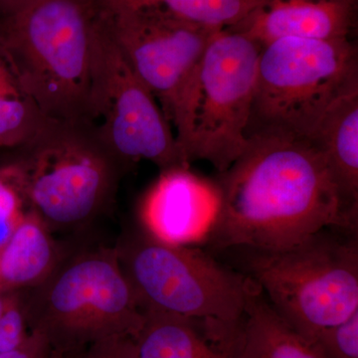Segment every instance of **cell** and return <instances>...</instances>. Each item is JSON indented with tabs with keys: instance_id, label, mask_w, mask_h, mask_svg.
Returning <instances> with one entry per match:
<instances>
[{
	"instance_id": "cell-1",
	"label": "cell",
	"mask_w": 358,
	"mask_h": 358,
	"mask_svg": "<svg viewBox=\"0 0 358 358\" xmlns=\"http://www.w3.org/2000/svg\"><path fill=\"white\" fill-rule=\"evenodd\" d=\"M215 216L204 241L277 251L329 227L357 231L320 148L279 129L249 134L243 154L212 181Z\"/></svg>"
},
{
	"instance_id": "cell-2",
	"label": "cell",
	"mask_w": 358,
	"mask_h": 358,
	"mask_svg": "<svg viewBox=\"0 0 358 358\" xmlns=\"http://www.w3.org/2000/svg\"><path fill=\"white\" fill-rule=\"evenodd\" d=\"M100 23L96 0H37L0 17L2 54L46 119L89 122Z\"/></svg>"
},
{
	"instance_id": "cell-3",
	"label": "cell",
	"mask_w": 358,
	"mask_h": 358,
	"mask_svg": "<svg viewBox=\"0 0 358 358\" xmlns=\"http://www.w3.org/2000/svg\"><path fill=\"white\" fill-rule=\"evenodd\" d=\"M21 294L29 331L69 357L102 339H134L143 327V310L115 248L61 256L43 281Z\"/></svg>"
},
{
	"instance_id": "cell-4",
	"label": "cell",
	"mask_w": 358,
	"mask_h": 358,
	"mask_svg": "<svg viewBox=\"0 0 358 358\" xmlns=\"http://www.w3.org/2000/svg\"><path fill=\"white\" fill-rule=\"evenodd\" d=\"M239 250L247 255L244 274L310 345L358 312L357 231L329 227L287 249Z\"/></svg>"
},
{
	"instance_id": "cell-5",
	"label": "cell",
	"mask_w": 358,
	"mask_h": 358,
	"mask_svg": "<svg viewBox=\"0 0 358 358\" xmlns=\"http://www.w3.org/2000/svg\"><path fill=\"white\" fill-rule=\"evenodd\" d=\"M261 51L258 42L231 28L212 37L171 119L188 164L202 160L223 173L243 154Z\"/></svg>"
},
{
	"instance_id": "cell-6",
	"label": "cell",
	"mask_w": 358,
	"mask_h": 358,
	"mask_svg": "<svg viewBox=\"0 0 358 358\" xmlns=\"http://www.w3.org/2000/svg\"><path fill=\"white\" fill-rule=\"evenodd\" d=\"M7 162L49 231L75 229L96 217L124 169L91 124L51 120Z\"/></svg>"
},
{
	"instance_id": "cell-7",
	"label": "cell",
	"mask_w": 358,
	"mask_h": 358,
	"mask_svg": "<svg viewBox=\"0 0 358 358\" xmlns=\"http://www.w3.org/2000/svg\"><path fill=\"white\" fill-rule=\"evenodd\" d=\"M115 250L143 310L238 322L261 293L251 278L203 250L164 243L143 230Z\"/></svg>"
},
{
	"instance_id": "cell-8",
	"label": "cell",
	"mask_w": 358,
	"mask_h": 358,
	"mask_svg": "<svg viewBox=\"0 0 358 358\" xmlns=\"http://www.w3.org/2000/svg\"><path fill=\"white\" fill-rule=\"evenodd\" d=\"M358 87L350 39H278L262 47L248 136L279 129L308 136L331 103Z\"/></svg>"
},
{
	"instance_id": "cell-9",
	"label": "cell",
	"mask_w": 358,
	"mask_h": 358,
	"mask_svg": "<svg viewBox=\"0 0 358 358\" xmlns=\"http://www.w3.org/2000/svg\"><path fill=\"white\" fill-rule=\"evenodd\" d=\"M89 122L124 167L145 159L160 171L189 167L159 102L131 69L101 13Z\"/></svg>"
},
{
	"instance_id": "cell-10",
	"label": "cell",
	"mask_w": 358,
	"mask_h": 358,
	"mask_svg": "<svg viewBox=\"0 0 358 358\" xmlns=\"http://www.w3.org/2000/svg\"><path fill=\"white\" fill-rule=\"evenodd\" d=\"M101 13L115 43L171 122L181 92L221 29L155 7Z\"/></svg>"
},
{
	"instance_id": "cell-11",
	"label": "cell",
	"mask_w": 358,
	"mask_h": 358,
	"mask_svg": "<svg viewBox=\"0 0 358 358\" xmlns=\"http://www.w3.org/2000/svg\"><path fill=\"white\" fill-rule=\"evenodd\" d=\"M215 189L189 171L176 167L162 171L141 202L140 218L148 235L173 245L203 242L215 216Z\"/></svg>"
},
{
	"instance_id": "cell-12",
	"label": "cell",
	"mask_w": 358,
	"mask_h": 358,
	"mask_svg": "<svg viewBox=\"0 0 358 358\" xmlns=\"http://www.w3.org/2000/svg\"><path fill=\"white\" fill-rule=\"evenodd\" d=\"M134 338L140 358H241L242 322L143 310Z\"/></svg>"
},
{
	"instance_id": "cell-13",
	"label": "cell",
	"mask_w": 358,
	"mask_h": 358,
	"mask_svg": "<svg viewBox=\"0 0 358 358\" xmlns=\"http://www.w3.org/2000/svg\"><path fill=\"white\" fill-rule=\"evenodd\" d=\"M357 6L327 0H273L230 27L265 46L278 39H348Z\"/></svg>"
},
{
	"instance_id": "cell-14",
	"label": "cell",
	"mask_w": 358,
	"mask_h": 358,
	"mask_svg": "<svg viewBox=\"0 0 358 358\" xmlns=\"http://www.w3.org/2000/svg\"><path fill=\"white\" fill-rule=\"evenodd\" d=\"M308 138L324 155L348 215L358 221V87L331 103Z\"/></svg>"
},
{
	"instance_id": "cell-15",
	"label": "cell",
	"mask_w": 358,
	"mask_h": 358,
	"mask_svg": "<svg viewBox=\"0 0 358 358\" xmlns=\"http://www.w3.org/2000/svg\"><path fill=\"white\" fill-rule=\"evenodd\" d=\"M61 258L41 219L28 209L0 250V294L32 288L43 281Z\"/></svg>"
},
{
	"instance_id": "cell-16",
	"label": "cell",
	"mask_w": 358,
	"mask_h": 358,
	"mask_svg": "<svg viewBox=\"0 0 358 358\" xmlns=\"http://www.w3.org/2000/svg\"><path fill=\"white\" fill-rule=\"evenodd\" d=\"M241 358H322L315 346L294 331L260 293L242 322Z\"/></svg>"
},
{
	"instance_id": "cell-17",
	"label": "cell",
	"mask_w": 358,
	"mask_h": 358,
	"mask_svg": "<svg viewBox=\"0 0 358 358\" xmlns=\"http://www.w3.org/2000/svg\"><path fill=\"white\" fill-rule=\"evenodd\" d=\"M273 0H96L103 10L155 7L182 20L225 29L243 21Z\"/></svg>"
},
{
	"instance_id": "cell-18",
	"label": "cell",
	"mask_w": 358,
	"mask_h": 358,
	"mask_svg": "<svg viewBox=\"0 0 358 358\" xmlns=\"http://www.w3.org/2000/svg\"><path fill=\"white\" fill-rule=\"evenodd\" d=\"M48 121L27 96H0V150L22 148Z\"/></svg>"
},
{
	"instance_id": "cell-19",
	"label": "cell",
	"mask_w": 358,
	"mask_h": 358,
	"mask_svg": "<svg viewBox=\"0 0 358 358\" xmlns=\"http://www.w3.org/2000/svg\"><path fill=\"white\" fill-rule=\"evenodd\" d=\"M28 209L13 166L3 162L0 164V250L24 218Z\"/></svg>"
},
{
	"instance_id": "cell-20",
	"label": "cell",
	"mask_w": 358,
	"mask_h": 358,
	"mask_svg": "<svg viewBox=\"0 0 358 358\" xmlns=\"http://www.w3.org/2000/svg\"><path fill=\"white\" fill-rule=\"evenodd\" d=\"M313 345L322 358H358V312L338 326L324 329Z\"/></svg>"
},
{
	"instance_id": "cell-21",
	"label": "cell",
	"mask_w": 358,
	"mask_h": 358,
	"mask_svg": "<svg viewBox=\"0 0 358 358\" xmlns=\"http://www.w3.org/2000/svg\"><path fill=\"white\" fill-rule=\"evenodd\" d=\"M29 336L21 291L9 293L0 315V353L10 352Z\"/></svg>"
},
{
	"instance_id": "cell-22",
	"label": "cell",
	"mask_w": 358,
	"mask_h": 358,
	"mask_svg": "<svg viewBox=\"0 0 358 358\" xmlns=\"http://www.w3.org/2000/svg\"><path fill=\"white\" fill-rule=\"evenodd\" d=\"M73 358H140L136 343L129 336H113L89 345Z\"/></svg>"
},
{
	"instance_id": "cell-23",
	"label": "cell",
	"mask_w": 358,
	"mask_h": 358,
	"mask_svg": "<svg viewBox=\"0 0 358 358\" xmlns=\"http://www.w3.org/2000/svg\"><path fill=\"white\" fill-rule=\"evenodd\" d=\"M51 346L41 334L29 331L24 343L10 352L0 353V358H49Z\"/></svg>"
},
{
	"instance_id": "cell-24",
	"label": "cell",
	"mask_w": 358,
	"mask_h": 358,
	"mask_svg": "<svg viewBox=\"0 0 358 358\" xmlns=\"http://www.w3.org/2000/svg\"><path fill=\"white\" fill-rule=\"evenodd\" d=\"M0 96H27L18 84L17 79L14 76L13 70L10 69L8 63L4 58L1 49H0Z\"/></svg>"
},
{
	"instance_id": "cell-25",
	"label": "cell",
	"mask_w": 358,
	"mask_h": 358,
	"mask_svg": "<svg viewBox=\"0 0 358 358\" xmlns=\"http://www.w3.org/2000/svg\"><path fill=\"white\" fill-rule=\"evenodd\" d=\"M35 1L37 0H0V13L2 15L10 13Z\"/></svg>"
},
{
	"instance_id": "cell-26",
	"label": "cell",
	"mask_w": 358,
	"mask_h": 358,
	"mask_svg": "<svg viewBox=\"0 0 358 358\" xmlns=\"http://www.w3.org/2000/svg\"><path fill=\"white\" fill-rule=\"evenodd\" d=\"M7 296H8V294H0V315H1L2 310H3L4 308V306H6Z\"/></svg>"
},
{
	"instance_id": "cell-27",
	"label": "cell",
	"mask_w": 358,
	"mask_h": 358,
	"mask_svg": "<svg viewBox=\"0 0 358 358\" xmlns=\"http://www.w3.org/2000/svg\"><path fill=\"white\" fill-rule=\"evenodd\" d=\"M327 1L343 2V3L350 4V6H357V0H327Z\"/></svg>"
},
{
	"instance_id": "cell-28",
	"label": "cell",
	"mask_w": 358,
	"mask_h": 358,
	"mask_svg": "<svg viewBox=\"0 0 358 358\" xmlns=\"http://www.w3.org/2000/svg\"><path fill=\"white\" fill-rule=\"evenodd\" d=\"M49 358H73V357H69V355H62V353L52 352L50 357H49Z\"/></svg>"
}]
</instances>
